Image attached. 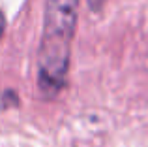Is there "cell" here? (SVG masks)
Segmentation results:
<instances>
[{
    "label": "cell",
    "mask_w": 148,
    "mask_h": 147,
    "mask_svg": "<svg viewBox=\"0 0 148 147\" xmlns=\"http://www.w3.org/2000/svg\"><path fill=\"white\" fill-rule=\"evenodd\" d=\"M105 2H107V0H88V8L98 13V11H101V8L105 6Z\"/></svg>",
    "instance_id": "obj_2"
},
{
    "label": "cell",
    "mask_w": 148,
    "mask_h": 147,
    "mask_svg": "<svg viewBox=\"0 0 148 147\" xmlns=\"http://www.w3.org/2000/svg\"><path fill=\"white\" fill-rule=\"evenodd\" d=\"M79 0H45L43 34L38 49V87L47 100L66 89L77 28Z\"/></svg>",
    "instance_id": "obj_1"
},
{
    "label": "cell",
    "mask_w": 148,
    "mask_h": 147,
    "mask_svg": "<svg viewBox=\"0 0 148 147\" xmlns=\"http://www.w3.org/2000/svg\"><path fill=\"white\" fill-rule=\"evenodd\" d=\"M4 30H6V21H4V15L0 11V38L4 36Z\"/></svg>",
    "instance_id": "obj_4"
},
{
    "label": "cell",
    "mask_w": 148,
    "mask_h": 147,
    "mask_svg": "<svg viewBox=\"0 0 148 147\" xmlns=\"http://www.w3.org/2000/svg\"><path fill=\"white\" fill-rule=\"evenodd\" d=\"M4 96H8L10 98V104L11 106H19V100H17V92H13V91H6L4 92ZM4 107H8V102L6 104H2Z\"/></svg>",
    "instance_id": "obj_3"
}]
</instances>
